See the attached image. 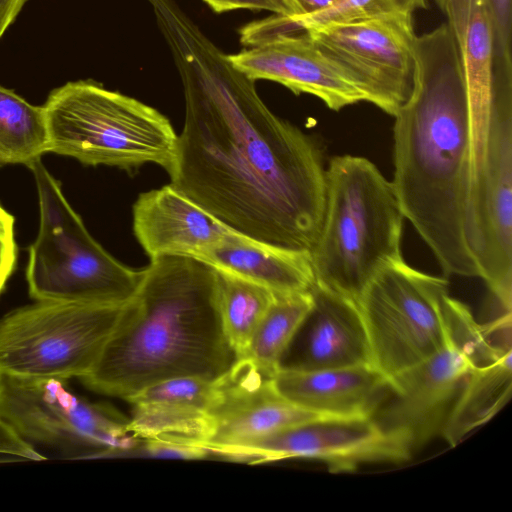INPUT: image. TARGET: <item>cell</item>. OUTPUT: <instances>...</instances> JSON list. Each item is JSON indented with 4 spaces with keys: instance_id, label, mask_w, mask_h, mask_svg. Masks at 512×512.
<instances>
[{
    "instance_id": "83f0119b",
    "label": "cell",
    "mask_w": 512,
    "mask_h": 512,
    "mask_svg": "<svg viewBox=\"0 0 512 512\" xmlns=\"http://www.w3.org/2000/svg\"><path fill=\"white\" fill-rule=\"evenodd\" d=\"M215 13L233 10L269 11L291 17L293 9L289 0H203Z\"/></svg>"
},
{
    "instance_id": "603a6c76",
    "label": "cell",
    "mask_w": 512,
    "mask_h": 512,
    "mask_svg": "<svg viewBox=\"0 0 512 512\" xmlns=\"http://www.w3.org/2000/svg\"><path fill=\"white\" fill-rule=\"evenodd\" d=\"M216 271L222 326L239 359L244 355L255 329L270 306L274 292L233 274Z\"/></svg>"
},
{
    "instance_id": "8fae6325",
    "label": "cell",
    "mask_w": 512,
    "mask_h": 512,
    "mask_svg": "<svg viewBox=\"0 0 512 512\" xmlns=\"http://www.w3.org/2000/svg\"><path fill=\"white\" fill-rule=\"evenodd\" d=\"M411 453L381 429L371 416H323L289 426L220 455L248 464L284 459L319 460L332 473L357 470L368 463H399Z\"/></svg>"
},
{
    "instance_id": "484cf974",
    "label": "cell",
    "mask_w": 512,
    "mask_h": 512,
    "mask_svg": "<svg viewBox=\"0 0 512 512\" xmlns=\"http://www.w3.org/2000/svg\"><path fill=\"white\" fill-rule=\"evenodd\" d=\"M130 454L144 455L155 458L186 460L203 459L210 455V453L202 447L159 440H141L137 446L127 451L124 456Z\"/></svg>"
},
{
    "instance_id": "7c38bea8",
    "label": "cell",
    "mask_w": 512,
    "mask_h": 512,
    "mask_svg": "<svg viewBox=\"0 0 512 512\" xmlns=\"http://www.w3.org/2000/svg\"><path fill=\"white\" fill-rule=\"evenodd\" d=\"M474 368L469 355L449 343L426 360L388 377V395L371 417L412 455L442 434Z\"/></svg>"
},
{
    "instance_id": "ba28073f",
    "label": "cell",
    "mask_w": 512,
    "mask_h": 512,
    "mask_svg": "<svg viewBox=\"0 0 512 512\" xmlns=\"http://www.w3.org/2000/svg\"><path fill=\"white\" fill-rule=\"evenodd\" d=\"M447 295L445 278L416 270L404 259L380 271L357 303L371 366L388 378L445 348Z\"/></svg>"
},
{
    "instance_id": "f1b7e54d",
    "label": "cell",
    "mask_w": 512,
    "mask_h": 512,
    "mask_svg": "<svg viewBox=\"0 0 512 512\" xmlns=\"http://www.w3.org/2000/svg\"><path fill=\"white\" fill-rule=\"evenodd\" d=\"M0 454L18 461H40L46 459L32 444L21 438L0 415Z\"/></svg>"
},
{
    "instance_id": "7a4b0ae2",
    "label": "cell",
    "mask_w": 512,
    "mask_h": 512,
    "mask_svg": "<svg viewBox=\"0 0 512 512\" xmlns=\"http://www.w3.org/2000/svg\"><path fill=\"white\" fill-rule=\"evenodd\" d=\"M409 98L394 115L393 185L444 274L479 277L468 243L475 122L446 23L417 36Z\"/></svg>"
},
{
    "instance_id": "6da1fadb",
    "label": "cell",
    "mask_w": 512,
    "mask_h": 512,
    "mask_svg": "<svg viewBox=\"0 0 512 512\" xmlns=\"http://www.w3.org/2000/svg\"><path fill=\"white\" fill-rule=\"evenodd\" d=\"M183 85L170 184L231 230L311 251L326 201L317 144L280 118L174 0H147Z\"/></svg>"
},
{
    "instance_id": "44dd1931",
    "label": "cell",
    "mask_w": 512,
    "mask_h": 512,
    "mask_svg": "<svg viewBox=\"0 0 512 512\" xmlns=\"http://www.w3.org/2000/svg\"><path fill=\"white\" fill-rule=\"evenodd\" d=\"M312 304L311 290L274 293L270 306L255 329L241 358L273 376L279 370L280 360Z\"/></svg>"
},
{
    "instance_id": "277c9868",
    "label": "cell",
    "mask_w": 512,
    "mask_h": 512,
    "mask_svg": "<svg viewBox=\"0 0 512 512\" xmlns=\"http://www.w3.org/2000/svg\"><path fill=\"white\" fill-rule=\"evenodd\" d=\"M404 219L392 181L370 160L333 157L323 222L310 251L315 284L357 304L380 271L403 259Z\"/></svg>"
},
{
    "instance_id": "9c48e42d",
    "label": "cell",
    "mask_w": 512,
    "mask_h": 512,
    "mask_svg": "<svg viewBox=\"0 0 512 512\" xmlns=\"http://www.w3.org/2000/svg\"><path fill=\"white\" fill-rule=\"evenodd\" d=\"M67 380L0 376V415L25 441L93 456H123L141 439L111 406L74 394Z\"/></svg>"
},
{
    "instance_id": "8992f818",
    "label": "cell",
    "mask_w": 512,
    "mask_h": 512,
    "mask_svg": "<svg viewBox=\"0 0 512 512\" xmlns=\"http://www.w3.org/2000/svg\"><path fill=\"white\" fill-rule=\"evenodd\" d=\"M39 198L40 226L29 247L26 279L36 301L121 305L134 294L141 270L109 254L88 232L41 158L28 166Z\"/></svg>"
},
{
    "instance_id": "30bf717a",
    "label": "cell",
    "mask_w": 512,
    "mask_h": 512,
    "mask_svg": "<svg viewBox=\"0 0 512 512\" xmlns=\"http://www.w3.org/2000/svg\"><path fill=\"white\" fill-rule=\"evenodd\" d=\"M302 31L351 76L366 102L394 116L409 98L417 38L411 15L329 23Z\"/></svg>"
},
{
    "instance_id": "7402d4cb",
    "label": "cell",
    "mask_w": 512,
    "mask_h": 512,
    "mask_svg": "<svg viewBox=\"0 0 512 512\" xmlns=\"http://www.w3.org/2000/svg\"><path fill=\"white\" fill-rule=\"evenodd\" d=\"M47 145L43 107L0 85V164L29 166L47 152Z\"/></svg>"
},
{
    "instance_id": "ffe728a7",
    "label": "cell",
    "mask_w": 512,
    "mask_h": 512,
    "mask_svg": "<svg viewBox=\"0 0 512 512\" xmlns=\"http://www.w3.org/2000/svg\"><path fill=\"white\" fill-rule=\"evenodd\" d=\"M512 350L495 361L476 366L467 376L442 431L454 447L486 424L509 402L512 391Z\"/></svg>"
},
{
    "instance_id": "cb8c5ba5",
    "label": "cell",
    "mask_w": 512,
    "mask_h": 512,
    "mask_svg": "<svg viewBox=\"0 0 512 512\" xmlns=\"http://www.w3.org/2000/svg\"><path fill=\"white\" fill-rule=\"evenodd\" d=\"M428 0H335L312 14L287 17L272 14L253 22L254 31L261 35L302 31L329 23L350 22L386 15H411L426 9Z\"/></svg>"
},
{
    "instance_id": "5b68a950",
    "label": "cell",
    "mask_w": 512,
    "mask_h": 512,
    "mask_svg": "<svg viewBox=\"0 0 512 512\" xmlns=\"http://www.w3.org/2000/svg\"><path fill=\"white\" fill-rule=\"evenodd\" d=\"M47 152L85 165L132 171L145 164L170 168L178 135L157 109L94 80L67 82L42 105Z\"/></svg>"
},
{
    "instance_id": "4fadbf2b",
    "label": "cell",
    "mask_w": 512,
    "mask_h": 512,
    "mask_svg": "<svg viewBox=\"0 0 512 512\" xmlns=\"http://www.w3.org/2000/svg\"><path fill=\"white\" fill-rule=\"evenodd\" d=\"M228 58L252 80L277 82L295 94L315 96L334 111L366 102L365 94L351 76L304 31L263 37Z\"/></svg>"
},
{
    "instance_id": "3957f363",
    "label": "cell",
    "mask_w": 512,
    "mask_h": 512,
    "mask_svg": "<svg viewBox=\"0 0 512 512\" xmlns=\"http://www.w3.org/2000/svg\"><path fill=\"white\" fill-rule=\"evenodd\" d=\"M237 361L221 321L217 271L194 258L150 260L90 372L89 389L127 400L178 377L215 381Z\"/></svg>"
},
{
    "instance_id": "2e32d148",
    "label": "cell",
    "mask_w": 512,
    "mask_h": 512,
    "mask_svg": "<svg viewBox=\"0 0 512 512\" xmlns=\"http://www.w3.org/2000/svg\"><path fill=\"white\" fill-rule=\"evenodd\" d=\"M313 304L282 356L279 370L313 371L371 365L357 304L314 283Z\"/></svg>"
},
{
    "instance_id": "f546056e",
    "label": "cell",
    "mask_w": 512,
    "mask_h": 512,
    "mask_svg": "<svg viewBox=\"0 0 512 512\" xmlns=\"http://www.w3.org/2000/svg\"><path fill=\"white\" fill-rule=\"evenodd\" d=\"M26 2L27 0H0V39Z\"/></svg>"
},
{
    "instance_id": "d6986e66",
    "label": "cell",
    "mask_w": 512,
    "mask_h": 512,
    "mask_svg": "<svg viewBox=\"0 0 512 512\" xmlns=\"http://www.w3.org/2000/svg\"><path fill=\"white\" fill-rule=\"evenodd\" d=\"M200 261L274 293L310 291L315 283L309 251L267 244L237 232Z\"/></svg>"
},
{
    "instance_id": "5bb4252c",
    "label": "cell",
    "mask_w": 512,
    "mask_h": 512,
    "mask_svg": "<svg viewBox=\"0 0 512 512\" xmlns=\"http://www.w3.org/2000/svg\"><path fill=\"white\" fill-rule=\"evenodd\" d=\"M272 377L250 361L237 359L219 378L220 392L209 412L211 430L203 448L220 456L280 429L323 417L282 398Z\"/></svg>"
},
{
    "instance_id": "4dcf8cb0",
    "label": "cell",
    "mask_w": 512,
    "mask_h": 512,
    "mask_svg": "<svg viewBox=\"0 0 512 512\" xmlns=\"http://www.w3.org/2000/svg\"><path fill=\"white\" fill-rule=\"evenodd\" d=\"M293 9L294 15L303 16L315 13L320 11L330 4H332L335 0H289Z\"/></svg>"
},
{
    "instance_id": "4316f807",
    "label": "cell",
    "mask_w": 512,
    "mask_h": 512,
    "mask_svg": "<svg viewBox=\"0 0 512 512\" xmlns=\"http://www.w3.org/2000/svg\"><path fill=\"white\" fill-rule=\"evenodd\" d=\"M14 223V216L0 204V294L17 263Z\"/></svg>"
},
{
    "instance_id": "d4e9b609",
    "label": "cell",
    "mask_w": 512,
    "mask_h": 512,
    "mask_svg": "<svg viewBox=\"0 0 512 512\" xmlns=\"http://www.w3.org/2000/svg\"><path fill=\"white\" fill-rule=\"evenodd\" d=\"M489 8L502 68L512 73V0H485Z\"/></svg>"
},
{
    "instance_id": "e0dca14e",
    "label": "cell",
    "mask_w": 512,
    "mask_h": 512,
    "mask_svg": "<svg viewBox=\"0 0 512 512\" xmlns=\"http://www.w3.org/2000/svg\"><path fill=\"white\" fill-rule=\"evenodd\" d=\"M219 379L178 377L129 397L127 430L141 440L202 447L211 430L210 410L219 396ZM205 449V448H204Z\"/></svg>"
},
{
    "instance_id": "9a60e30c",
    "label": "cell",
    "mask_w": 512,
    "mask_h": 512,
    "mask_svg": "<svg viewBox=\"0 0 512 512\" xmlns=\"http://www.w3.org/2000/svg\"><path fill=\"white\" fill-rule=\"evenodd\" d=\"M134 235L150 260H201L235 232L170 183L141 193L132 207Z\"/></svg>"
},
{
    "instance_id": "ac0fdd59",
    "label": "cell",
    "mask_w": 512,
    "mask_h": 512,
    "mask_svg": "<svg viewBox=\"0 0 512 512\" xmlns=\"http://www.w3.org/2000/svg\"><path fill=\"white\" fill-rule=\"evenodd\" d=\"M272 385L282 398L302 409L338 417L372 416L389 392L387 377L371 365L278 370Z\"/></svg>"
},
{
    "instance_id": "52a82bcc",
    "label": "cell",
    "mask_w": 512,
    "mask_h": 512,
    "mask_svg": "<svg viewBox=\"0 0 512 512\" xmlns=\"http://www.w3.org/2000/svg\"><path fill=\"white\" fill-rule=\"evenodd\" d=\"M36 301L0 319V376L81 379L87 375L124 308Z\"/></svg>"
}]
</instances>
